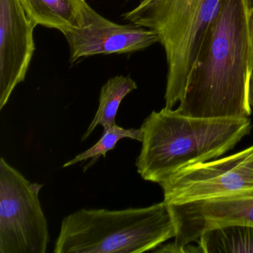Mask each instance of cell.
<instances>
[{
	"mask_svg": "<svg viewBox=\"0 0 253 253\" xmlns=\"http://www.w3.org/2000/svg\"><path fill=\"white\" fill-rule=\"evenodd\" d=\"M253 72L249 0H222L176 109L196 118H249Z\"/></svg>",
	"mask_w": 253,
	"mask_h": 253,
	"instance_id": "6da1fadb",
	"label": "cell"
},
{
	"mask_svg": "<svg viewBox=\"0 0 253 253\" xmlns=\"http://www.w3.org/2000/svg\"><path fill=\"white\" fill-rule=\"evenodd\" d=\"M167 205L175 236L174 242L163 246L164 253H190L188 244L210 229L232 224L253 226V192Z\"/></svg>",
	"mask_w": 253,
	"mask_h": 253,
	"instance_id": "52a82bcc",
	"label": "cell"
},
{
	"mask_svg": "<svg viewBox=\"0 0 253 253\" xmlns=\"http://www.w3.org/2000/svg\"><path fill=\"white\" fill-rule=\"evenodd\" d=\"M250 10H253V0H249Z\"/></svg>",
	"mask_w": 253,
	"mask_h": 253,
	"instance_id": "2e32d148",
	"label": "cell"
},
{
	"mask_svg": "<svg viewBox=\"0 0 253 253\" xmlns=\"http://www.w3.org/2000/svg\"><path fill=\"white\" fill-rule=\"evenodd\" d=\"M35 27L19 0H0V110L26 79L35 51Z\"/></svg>",
	"mask_w": 253,
	"mask_h": 253,
	"instance_id": "ba28073f",
	"label": "cell"
},
{
	"mask_svg": "<svg viewBox=\"0 0 253 253\" xmlns=\"http://www.w3.org/2000/svg\"><path fill=\"white\" fill-rule=\"evenodd\" d=\"M34 24L62 33L84 27L91 7L86 0H19Z\"/></svg>",
	"mask_w": 253,
	"mask_h": 253,
	"instance_id": "30bf717a",
	"label": "cell"
},
{
	"mask_svg": "<svg viewBox=\"0 0 253 253\" xmlns=\"http://www.w3.org/2000/svg\"><path fill=\"white\" fill-rule=\"evenodd\" d=\"M70 51V62L95 55L128 54L142 51L159 42L150 29L136 25L113 23L92 8L84 27L63 34Z\"/></svg>",
	"mask_w": 253,
	"mask_h": 253,
	"instance_id": "9c48e42d",
	"label": "cell"
},
{
	"mask_svg": "<svg viewBox=\"0 0 253 253\" xmlns=\"http://www.w3.org/2000/svg\"><path fill=\"white\" fill-rule=\"evenodd\" d=\"M124 138L132 139L141 142L143 139L141 129L140 128H125L115 124L112 126L103 130V134L100 140L85 152L77 155L73 159L63 164V168L72 167L78 163L88 159H98L100 156L106 158L109 151L116 147L117 143Z\"/></svg>",
	"mask_w": 253,
	"mask_h": 253,
	"instance_id": "4fadbf2b",
	"label": "cell"
},
{
	"mask_svg": "<svg viewBox=\"0 0 253 253\" xmlns=\"http://www.w3.org/2000/svg\"><path fill=\"white\" fill-rule=\"evenodd\" d=\"M175 236L164 201L121 210L81 209L63 217L55 253H142Z\"/></svg>",
	"mask_w": 253,
	"mask_h": 253,
	"instance_id": "3957f363",
	"label": "cell"
},
{
	"mask_svg": "<svg viewBox=\"0 0 253 253\" xmlns=\"http://www.w3.org/2000/svg\"><path fill=\"white\" fill-rule=\"evenodd\" d=\"M159 185L167 204L253 192V146L229 156L186 167Z\"/></svg>",
	"mask_w": 253,
	"mask_h": 253,
	"instance_id": "8992f818",
	"label": "cell"
},
{
	"mask_svg": "<svg viewBox=\"0 0 253 253\" xmlns=\"http://www.w3.org/2000/svg\"><path fill=\"white\" fill-rule=\"evenodd\" d=\"M249 103L252 110H253V72L250 80V88H249Z\"/></svg>",
	"mask_w": 253,
	"mask_h": 253,
	"instance_id": "5bb4252c",
	"label": "cell"
},
{
	"mask_svg": "<svg viewBox=\"0 0 253 253\" xmlns=\"http://www.w3.org/2000/svg\"><path fill=\"white\" fill-rule=\"evenodd\" d=\"M42 186L0 159V253H46L50 236L39 198Z\"/></svg>",
	"mask_w": 253,
	"mask_h": 253,
	"instance_id": "5b68a950",
	"label": "cell"
},
{
	"mask_svg": "<svg viewBox=\"0 0 253 253\" xmlns=\"http://www.w3.org/2000/svg\"><path fill=\"white\" fill-rule=\"evenodd\" d=\"M222 0H140L123 18L153 31L167 57L165 107L183 98L191 70Z\"/></svg>",
	"mask_w": 253,
	"mask_h": 253,
	"instance_id": "277c9868",
	"label": "cell"
},
{
	"mask_svg": "<svg viewBox=\"0 0 253 253\" xmlns=\"http://www.w3.org/2000/svg\"><path fill=\"white\" fill-rule=\"evenodd\" d=\"M252 128L249 118H196L167 107L153 111L140 126L137 172L160 184L186 167L223 156Z\"/></svg>",
	"mask_w": 253,
	"mask_h": 253,
	"instance_id": "7a4b0ae2",
	"label": "cell"
},
{
	"mask_svg": "<svg viewBox=\"0 0 253 253\" xmlns=\"http://www.w3.org/2000/svg\"><path fill=\"white\" fill-rule=\"evenodd\" d=\"M250 34H251L252 49L253 55V10H250Z\"/></svg>",
	"mask_w": 253,
	"mask_h": 253,
	"instance_id": "9a60e30c",
	"label": "cell"
},
{
	"mask_svg": "<svg viewBox=\"0 0 253 253\" xmlns=\"http://www.w3.org/2000/svg\"><path fill=\"white\" fill-rule=\"evenodd\" d=\"M196 243L201 253H253V226L232 224L210 229Z\"/></svg>",
	"mask_w": 253,
	"mask_h": 253,
	"instance_id": "7c38bea8",
	"label": "cell"
},
{
	"mask_svg": "<svg viewBox=\"0 0 253 253\" xmlns=\"http://www.w3.org/2000/svg\"><path fill=\"white\" fill-rule=\"evenodd\" d=\"M137 88V84L129 76L118 75L108 80L100 90L97 112L81 141H85L97 126H102L104 130L116 124L115 120L121 102Z\"/></svg>",
	"mask_w": 253,
	"mask_h": 253,
	"instance_id": "8fae6325",
	"label": "cell"
}]
</instances>
